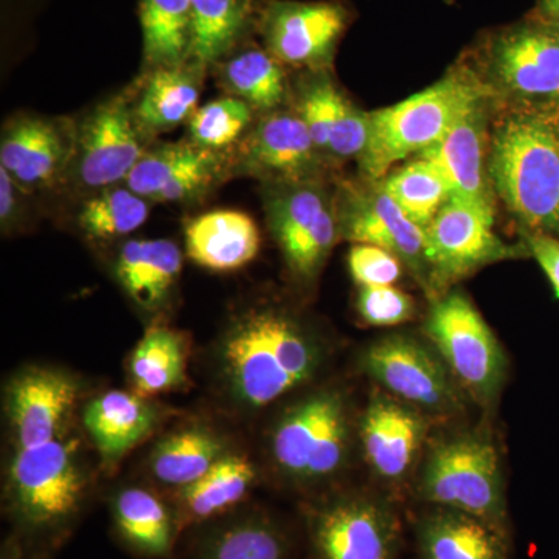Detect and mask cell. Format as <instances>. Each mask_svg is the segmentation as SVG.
I'll return each instance as SVG.
<instances>
[{"instance_id":"obj_20","label":"cell","mask_w":559,"mask_h":559,"mask_svg":"<svg viewBox=\"0 0 559 559\" xmlns=\"http://www.w3.org/2000/svg\"><path fill=\"white\" fill-rule=\"evenodd\" d=\"M428 433L421 411L385 393L371 396L360 418L359 436L371 469L385 480L411 473Z\"/></svg>"},{"instance_id":"obj_36","label":"cell","mask_w":559,"mask_h":559,"mask_svg":"<svg viewBox=\"0 0 559 559\" xmlns=\"http://www.w3.org/2000/svg\"><path fill=\"white\" fill-rule=\"evenodd\" d=\"M380 186L414 223L425 229L451 198L450 187L436 165L421 157L390 173L381 179Z\"/></svg>"},{"instance_id":"obj_39","label":"cell","mask_w":559,"mask_h":559,"mask_svg":"<svg viewBox=\"0 0 559 559\" xmlns=\"http://www.w3.org/2000/svg\"><path fill=\"white\" fill-rule=\"evenodd\" d=\"M358 312L367 325L395 326L414 318V300L395 286H362Z\"/></svg>"},{"instance_id":"obj_16","label":"cell","mask_w":559,"mask_h":559,"mask_svg":"<svg viewBox=\"0 0 559 559\" xmlns=\"http://www.w3.org/2000/svg\"><path fill=\"white\" fill-rule=\"evenodd\" d=\"M341 237L353 245L377 246L428 275L425 227L414 223L381 189L348 190L336 205Z\"/></svg>"},{"instance_id":"obj_9","label":"cell","mask_w":559,"mask_h":559,"mask_svg":"<svg viewBox=\"0 0 559 559\" xmlns=\"http://www.w3.org/2000/svg\"><path fill=\"white\" fill-rule=\"evenodd\" d=\"M267 223L290 274L300 282L318 277L341 237L336 205L314 180L267 182Z\"/></svg>"},{"instance_id":"obj_33","label":"cell","mask_w":559,"mask_h":559,"mask_svg":"<svg viewBox=\"0 0 559 559\" xmlns=\"http://www.w3.org/2000/svg\"><path fill=\"white\" fill-rule=\"evenodd\" d=\"M143 55L151 69L187 61L191 0H140Z\"/></svg>"},{"instance_id":"obj_4","label":"cell","mask_w":559,"mask_h":559,"mask_svg":"<svg viewBox=\"0 0 559 559\" xmlns=\"http://www.w3.org/2000/svg\"><path fill=\"white\" fill-rule=\"evenodd\" d=\"M86 491V473L72 441L20 448L11 460L7 500L14 520L32 535L68 527L80 513Z\"/></svg>"},{"instance_id":"obj_31","label":"cell","mask_w":559,"mask_h":559,"mask_svg":"<svg viewBox=\"0 0 559 559\" xmlns=\"http://www.w3.org/2000/svg\"><path fill=\"white\" fill-rule=\"evenodd\" d=\"M250 0H191L187 61L205 69L237 46L248 27Z\"/></svg>"},{"instance_id":"obj_12","label":"cell","mask_w":559,"mask_h":559,"mask_svg":"<svg viewBox=\"0 0 559 559\" xmlns=\"http://www.w3.org/2000/svg\"><path fill=\"white\" fill-rule=\"evenodd\" d=\"M426 263L433 288H444L487 264L514 255L495 231V212L457 198L444 202L426 227Z\"/></svg>"},{"instance_id":"obj_27","label":"cell","mask_w":559,"mask_h":559,"mask_svg":"<svg viewBox=\"0 0 559 559\" xmlns=\"http://www.w3.org/2000/svg\"><path fill=\"white\" fill-rule=\"evenodd\" d=\"M182 264V253L176 242L132 240L120 250L116 274L135 304L154 310L170 296Z\"/></svg>"},{"instance_id":"obj_5","label":"cell","mask_w":559,"mask_h":559,"mask_svg":"<svg viewBox=\"0 0 559 559\" xmlns=\"http://www.w3.org/2000/svg\"><path fill=\"white\" fill-rule=\"evenodd\" d=\"M418 491L432 506L462 511L503 528L502 468L495 443L484 433H459L433 444Z\"/></svg>"},{"instance_id":"obj_22","label":"cell","mask_w":559,"mask_h":559,"mask_svg":"<svg viewBox=\"0 0 559 559\" xmlns=\"http://www.w3.org/2000/svg\"><path fill=\"white\" fill-rule=\"evenodd\" d=\"M187 257L205 270H241L259 255V226L240 210H213L187 221Z\"/></svg>"},{"instance_id":"obj_30","label":"cell","mask_w":559,"mask_h":559,"mask_svg":"<svg viewBox=\"0 0 559 559\" xmlns=\"http://www.w3.org/2000/svg\"><path fill=\"white\" fill-rule=\"evenodd\" d=\"M132 389L142 399L180 389L187 382V342L170 326L154 325L131 355Z\"/></svg>"},{"instance_id":"obj_14","label":"cell","mask_w":559,"mask_h":559,"mask_svg":"<svg viewBox=\"0 0 559 559\" xmlns=\"http://www.w3.org/2000/svg\"><path fill=\"white\" fill-rule=\"evenodd\" d=\"M347 22L341 3L274 2L264 14L263 35L282 64L320 68L333 57Z\"/></svg>"},{"instance_id":"obj_3","label":"cell","mask_w":559,"mask_h":559,"mask_svg":"<svg viewBox=\"0 0 559 559\" xmlns=\"http://www.w3.org/2000/svg\"><path fill=\"white\" fill-rule=\"evenodd\" d=\"M488 87L468 69L451 70L444 79L406 100L370 112V138L360 156L362 170L380 182L393 165L439 142L462 117L487 102Z\"/></svg>"},{"instance_id":"obj_35","label":"cell","mask_w":559,"mask_h":559,"mask_svg":"<svg viewBox=\"0 0 559 559\" xmlns=\"http://www.w3.org/2000/svg\"><path fill=\"white\" fill-rule=\"evenodd\" d=\"M150 201L127 186L95 191L80 207V229L94 240H116L142 227L150 215Z\"/></svg>"},{"instance_id":"obj_7","label":"cell","mask_w":559,"mask_h":559,"mask_svg":"<svg viewBox=\"0 0 559 559\" xmlns=\"http://www.w3.org/2000/svg\"><path fill=\"white\" fill-rule=\"evenodd\" d=\"M425 333L474 400L491 404L507 377V356L488 323L465 294L452 290L433 301Z\"/></svg>"},{"instance_id":"obj_29","label":"cell","mask_w":559,"mask_h":559,"mask_svg":"<svg viewBox=\"0 0 559 559\" xmlns=\"http://www.w3.org/2000/svg\"><path fill=\"white\" fill-rule=\"evenodd\" d=\"M227 452L215 430L191 426L157 443L150 457L151 474L167 487L182 489L200 480Z\"/></svg>"},{"instance_id":"obj_37","label":"cell","mask_w":559,"mask_h":559,"mask_svg":"<svg viewBox=\"0 0 559 559\" xmlns=\"http://www.w3.org/2000/svg\"><path fill=\"white\" fill-rule=\"evenodd\" d=\"M253 109L241 98H218L194 110L189 120V140L202 148L221 151L238 146L252 130Z\"/></svg>"},{"instance_id":"obj_23","label":"cell","mask_w":559,"mask_h":559,"mask_svg":"<svg viewBox=\"0 0 559 559\" xmlns=\"http://www.w3.org/2000/svg\"><path fill=\"white\" fill-rule=\"evenodd\" d=\"M159 421V409L138 393L110 390L84 409V426L105 465H116L139 447Z\"/></svg>"},{"instance_id":"obj_6","label":"cell","mask_w":559,"mask_h":559,"mask_svg":"<svg viewBox=\"0 0 559 559\" xmlns=\"http://www.w3.org/2000/svg\"><path fill=\"white\" fill-rule=\"evenodd\" d=\"M352 428L344 396L319 390L283 412L271 433L277 468L297 484H319L347 463Z\"/></svg>"},{"instance_id":"obj_24","label":"cell","mask_w":559,"mask_h":559,"mask_svg":"<svg viewBox=\"0 0 559 559\" xmlns=\"http://www.w3.org/2000/svg\"><path fill=\"white\" fill-rule=\"evenodd\" d=\"M417 540L421 559H509L506 530L457 510L425 514Z\"/></svg>"},{"instance_id":"obj_21","label":"cell","mask_w":559,"mask_h":559,"mask_svg":"<svg viewBox=\"0 0 559 559\" xmlns=\"http://www.w3.org/2000/svg\"><path fill=\"white\" fill-rule=\"evenodd\" d=\"M418 157L436 165L451 197L495 212L489 176V139L485 102L471 109L447 134Z\"/></svg>"},{"instance_id":"obj_43","label":"cell","mask_w":559,"mask_h":559,"mask_svg":"<svg viewBox=\"0 0 559 559\" xmlns=\"http://www.w3.org/2000/svg\"><path fill=\"white\" fill-rule=\"evenodd\" d=\"M539 9L544 20L559 22V0H540Z\"/></svg>"},{"instance_id":"obj_41","label":"cell","mask_w":559,"mask_h":559,"mask_svg":"<svg viewBox=\"0 0 559 559\" xmlns=\"http://www.w3.org/2000/svg\"><path fill=\"white\" fill-rule=\"evenodd\" d=\"M528 248L549 277L559 299V238L550 235H530Z\"/></svg>"},{"instance_id":"obj_19","label":"cell","mask_w":559,"mask_h":559,"mask_svg":"<svg viewBox=\"0 0 559 559\" xmlns=\"http://www.w3.org/2000/svg\"><path fill=\"white\" fill-rule=\"evenodd\" d=\"M223 173V157L190 142L162 143L146 150L124 186L146 201L175 204L201 197Z\"/></svg>"},{"instance_id":"obj_17","label":"cell","mask_w":559,"mask_h":559,"mask_svg":"<svg viewBox=\"0 0 559 559\" xmlns=\"http://www.w3.org/2000/svg\"><path fill=\"white\" fill-rule=\"evenodd\" d=\"M79 396L80 382L64 371L44 367L21 371L7 392V415L17 448L61 439Z\"/></svg>"},{"instance_id":"obj_25","label":"cell","mask_w":559,"mask_h":559,"mask_svg":"<svg viewBox=\"0 0 559 559\" xmlns=\"http://www.w3.org/2000/svg\"><path fill=\"white\" fill-rule=\"evenodd\" d=\"M202 70L190 62L151 70L132 108L142 134H162L189 123L200 102Z\"/></svg>"},{"instance_id":"obj_11","label":"cell","mask_w":559,"mask_h":559,"mask_svg":"<svg viewBox=\"0 0 559 559\" xmlns=\"http://www.w3.org/2000/svg\"><path fill=\"white\" fill-rule=\"evenodd\" d=\"M316 559H399L400 520L380 499L337 496L308 514Z\"/></svg>"},{"instance_id":"obj_42","label":"cell","mask_w":559,"mask_h":559,"mask_svg":"<svg viewBox=\"0 0 559 559\" xmlns=\"http://www.w3.org/2000/svg\"><path fill=\"white\" fill-rule=\"evenodd\" d=\"M20 190L16 180L11 178L5 168L0 167V219L3 226L10 224L13 216L16 215L17 204H20Z\"/></svg>"},{"instance_id":"obj_13","label":"cell","mask_w":559,"mask_h":559,"mask_svg":"<svg viewBox=\"0 0 559 559\" xmlns=\"http://www.w3.org/2000/svg\"><path fill=\"white\" fill-rule=\"evenodd\" d=\"M143 134L123 97L103 102L75 128L72 173L84 190L124 183L143 156Z\"/></svg>"},{"instance_id":"obj_10","label":"cell","mask_w":559,"mask_h":559,"mask_svg":"<svg viewBox=\"0 0 559 559\" xmlns=\"http://www.w3.org/2000/svg\"><path fill=\"white\" fill-rule=\"evenodd\" d=\"M364 370L393 399L429 414L448 415L463 407L462 390L433 347L406 334H392L364 352Z\"/></svg>"},{"instance_id":"obj_32","label":"cell","mask_w":559,"mask_h":559,"mask_svg":"<svg viewBox=\"0 0 559 559\" xmlns=\"http://www.w3.org/2000/svg\"><path fill=\"white\" fill-rule=\"evenodd\" d=\"M198 559H288V544L270 518L241 514L210 530Z\"/></svg>"},{"instance_id":"obj_28","label":"cell","mask_w":559,"mask_h":559,"mask_svg":"<svg viewBox=\"0 0 559 559\" xmlns=\"http://www.w3.org/2000/svg\"><path fill=\"white\" fill-rule=\"evenodd\" d=\"M255 477L257 471L246 455L227 452L200 480L178 489L179 530L223 516L248 496Z\"/></svg>"},{"instance_id":"obj_18","label":"cell","mask_w":559,"mask_h":559,"mask_svg":"<svg viewBox=\"0 0 559 559\" xmlns=\"http://www.w3.org/2000/svg\"><path fill=\"white\" fill-rule=\"evenodd\" d=\"M75 130L46 117L21 116L9 121L0 140V167L22 190L50 187L72 164Z\"/></svg>"},{"instance_id":"obj_1","label":"cell","mask_w":559,"mask_h":559,"mask_svg":"<svg viewBox=\"0 0 559 559\" xmlns=\"http://www.w3.org/2000/svg\"><path fill=\"white\" fill-rule=\"evenodd\" d=\"M218 360L230 399L257 411L310 382L322 366V348L286 312L253 308L224 333Z\"/></svg>"},{"instance_id":"obj_44","label":"cell","mask_w":559,"mask_h":559,"mask_svg":"<svg viewBox=\"0 0 559 559\" xmlns=\"http://www.w3.org/2000/svg\"><path fill=\"white\" fill-rule=\"evenodd\" d=\"M0 559H27L24 557V551H22V547L17 540H9V543L3 546L2 549V558Z\"/></svg>"},{"instance_id":"obj_40","label":"cell","mask_w":559,"mask_h":559,"mask_svg":"<svg viewBox=\"0 0 559 559\" xmlns=\"http://www.w3.org/2000/svg\"><path fill=\"white\" fill-rule=\"evenodd\" d=\"M348 270L360 288L393 286L401 277V260L377 246L353 245L348 252Z\"/></svg>"},{"instance_id":"obj_8","label":"cell","mask_w":559,"mask_h":559,"mask_svg":"<svg viewBox=\"0 0 559 559\" xmlns=\"http://www.w3.org/2000/svg\"><path fill=\"white\" fill-rule=\"evenodd\" d=\"M485 86L513 106L559 105V22L533 21L492 36Z\"/></svg>"},{"instance_id":"obj_26","label":"cell","mask_w":559,"mask_h":559,"mask_svg":"<svg viewBox=\"0 0 559 559\" xmlns=\"http://www.w3.org/2000/svg\"><path fill=\"white\" fill-rule=\"evenodd\" d=\"M114 527L121 543L145 558H168L179 533L178 516L145 488H124L112 499Z\"/></svg>"},{"instance_id":"obj_15","label":"cell","mask_w":559,"mask_h":559,"mask_svg":"<svg viewBox=\"0 0 559 559\" xmlns=\"http://www.w3.org/2000/svg\"><path fill=\"white\" fill-rule=\"evenodd\" d=\"M235 156V171L267 182L312 180L320 151L297 112L264 114L252 127Z\"/></svg>"},{"instance_id":"obj_2","label":"cell","mask_w":559,"mask_h":559,"mask_svg":"<svg viewBox=\"0 0 559 559\" xmlns=\"http://www.w3.org/2000/svg\"><path fill=\"white\" fill-rule=\"evenodd\" d=\"M489 176L532 235L559 237V105L513 106L489 138Z\"/></svg>"},{"instance_id":"obj_34","label":"cell","mask_w":559,"mask_h":559,"mask_svg":"<svg viewBox=\"0 0 559 559\" xmlns=\"http://www.w3.org/2000/svg\"><path fill=\"white\" fill-rule=\"evenodd\" d=\"M223 81L230 95L263 114L274 112L286 100L285 70L267 50L249 49L234 55L224 62Z\"/></svg>"},{"instance_id":"obj_38","label":"cell","mask_w":559,"mask_h":559,"mask_svg":"<svg viewBox=\"0 0 559 559\" xmlns=\"http://www.w3.org/2000/svg\"><path fill=\"white\" fill-rule=\"evenodd\" d=\"M348 98L334 86L333 81L326 76L310 81L301 91L299 106L296 112L307 124L316 146L322 154L329 151V143L342 110L347 105Z\"/></svg>"}]
</instances>
